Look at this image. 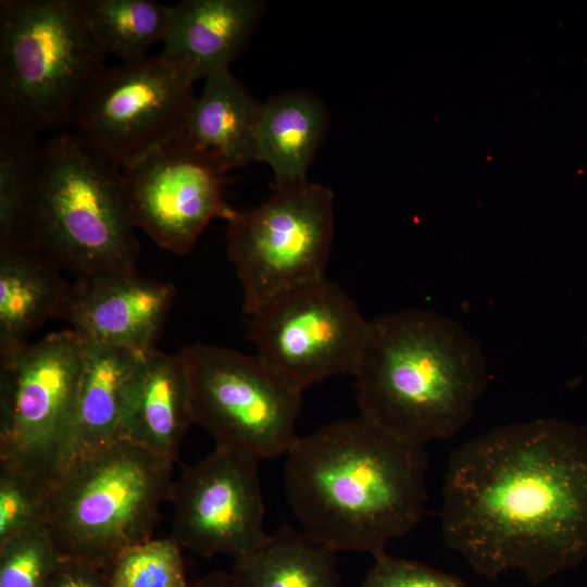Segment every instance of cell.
Wrapping results in <instances>:
<instances>
[{"mask_svg":"<svg viewBox=\"0 0 587 587\" xmlns=\"http://www.w3.org/2000/svg\"><path fill=\"white\" fill-rule=\"evenodd\" d=\"M445 544L479 575L533 584L587 560V427L541 417L457 447L441 486Z\"/></svg>","mask_w":587,"mask_h":587,"instance_id":"obj_1","label":"cell"},{"mask_svg":"<svg viewBox=\"0 0 587 587\" xmlns=\"http://www.w3.org/2000/svg\"><path fill=\"white\" fill-rule=\"evenodd\" d=\"M428 454L361 415L299 436L286 454L284 483L300 528L335 553L377 559L422 521Z\"/></svg>","mask_w":587,"mask_h":587,"instance_id":"obj_2","label":"cell"},{"mask_svg":"<svg viewBox=\"0 0 587 587\" xmlns=\"http://www.w3.org/2000/svg\"><path fill=\"white\" fill-rule=\"evenodd\" d=\"M352 376L359 415L424 447L458 435L489 382L477 340L455 320L421 309L372 320Z\"/></svg>","mask_w":587,"mask_h":587,"instance_id":"obj_3","label":"cell"},{"mask_svg":"<svg viewBox=\"0 0 587 587\" xmlns=\"http://www.w3.org/2000/svg\"><path fill=\"white\" fill-rule=\"evenodd\" d=\"M173 462L124 438L74 458L52 480L45 516L60 557L105 570L152 538Z\"/></svg>","mask_w":587,"mask_h":587,"instance_id":"obj_4","label":"cell"},{"mask_svg":"<svg viewBox=\"0 0 587 587\" xmlns=\"http://www.w3.org/2000/svg\"><path fill=\"white\" fill-rule=\"evenodd\" d=\"M30 245L75 278L137 271L121 170L75 132L42 145Z\"/></svg>","mask_w":587,"mask_h":587,"instance_id":"obj_5","label":"cell"},{"mask_svg":"<svg viewBox=\"0 0 587 587\" xmlns=\"http://www.w3.org/2000/svg\"><path fill=\"white\" fill-rule=\"evenodd\" d=\"M107 55L80 0H1L0 116L32 134L70 123Z\"/></svg>","mask_w":587,"mask_h":587,"instance_id":"obj_6","label":"cell"},{"mask_svg":"<svg viewBox=\"0 0 587 587\" xmlns=\"http://www.w3.org/2000/svg\"><path fill=\"white\" fill-rule=\"evenodd\" d=\"M334 192L305 179L272 186L262 204L227 220V254L252 316L326 276L335 234Z\"/></svg>","mask_w":587,"mask_h":587,"instance_id":"obj_7","label":"cell"},{"mask_svg":"<svg viewBox=\"0 0 587 587\" xmlns=\"http://www.w3.org/2000/svg\"><path fill=\"white\" fill-rule=\"evenodd\" d=\"M86 342L72 329L0 357V463L49 484L68 463Z\"/></svg>","mask_w":587,"mask_h":587,"instance_id":"obj_8","label":"cell"},{"mask_svg":"<svg viewBox=\"0 0 587 587\" xmlns=\"http://www.w3.org/2000/svg\"><path fill=\"white\" fill-rule=\"evenodd\" d=\"M198 77L164 53L103 67L78 100L70 123L120 170L180 137Z\"/></svg>","mask_w":587,"mask_h":587,"instance_id":"obj_9","label":"cell"},{"mask_svg":"<svg viewBox=\"0 0 587 587\" xmlns=\"http://www.w3.org/2000/svg\"><path fill=\"white\" fill-rule=\"evenodd\" d=\"M178 353L188 375L193 423L215 445L259 460L287 454L298 437L302 394L282 383L255 355L199 342Z\"/></svg>","mask_w":587,"mask_h":587,"instance_id":"obj_10","label":"cell"},{"mask_svg":"<svg viewBox=\"0 0 587 587\" xmlns=\"http://www.w3.org/2000/svg\"><path fill=\"white\" fill-rule=\"evenodd\" d=\"M370 322L327 277L295 289L249 316L258 360L282 383L303 394L328 377L352 375Z\"/></svg>","mask_w":587,"mask_h":587,"instance_id":"obj_11","label":"cell"},{"mask_svg":"<svg viewBox=\"0 0 587 587\" xmlns=\"http://www.w3.org/2000/svg\"><path fill=\"white\" fill-rule=\"evenodd\" d=\"M259 459L217 446L174 482L172 538L202 558L235 559L258 549L268 534Z\"/></svg>","mask_w":587,"mask_h":587,"instance_id":"obj_12","label":"cell"},{"mask_svg":"<svg viewBox=\"0 0 587 587\" xmlns=\"http://www.w3.org/2000/svg\"><path fill=\"white\" fill-rule=\"evenodd\" d=\"M135 227L162 249L188 253L214 218L234 213L225 200V172L182 136L121 170Z\"/></svg>","mask_w":587,"mask_h":587,"instance_id":"obj_13","label":"cell"},{"mask_svg":"<svg viewBox=\"0 0 587 587\" xmlns=\"http://www.w3.org/2000/svg\"><path fill=\"white\" fill-rule=\"evenodd\" d=\"M174 297L172 284L137 271L75 278L60 320L87 344L146 354L157 349Z\"/></svg>","mask_w":587,"mask_h":587,"instance_id":"obj_14","label":"cell"},{"mask_svg":"<svg viewBox=\"0 0 587 587\" xmlns=\"http://www.w3.org/2000/svg\"><path fill=\"white\" fill-rule=\"evenodd\" d=\"M193 423L190 387L179 353L143 354L125 388L120 438L175 461Z\"/></svg>","mask_w":587,"mask_h":587,"instance_id":"obj_15","label":"cell"},{"mask_svg":"<svg viewBox=\"0 0 587 587\" xmlns=\"http://www.w3.org/2000/svg\"><path fill=\"white\" fill-rule=\"evenodd\" d=\"M265 11L261 0H184L171 4L162 53L188 64L198 79L230 70Z\"/></svg>","mask_w":587,"mask_h":587,"instance_id":"obj_16","label":"cell"},{"mask_svg":"<svg viewBox=\"0 0 587 587\" xmlns=\"http://www.w3.org/2000/svg\"><path fill=\"white\" fill-rule=\"evenodd\" d=\"M35 246H0V357L28 344L50 320H60L70 284Z\"/></svg>","mask_w":587,"mask_h":587,"instance_id":"obj_17","label":"cell"},{"mask_svg":"<svg viewBox=\"0 0 587 587\" xmlns=\"http://www.w3.org/2000/svg\"><path fill=\"white\" fill-rule=\"evenodd\" d=\"M262 102L230 70L204 78L182 138L227 173L255 161V133Z\"/></svg>","mask_w":587,"mask_h":587,"instance_id":"obj_18","label":"cell"},{"mask_svg":"<svg viewBox=\"0 0 587 587\" xmlns=\"http://www.w3.org/2000/svg\"><path fill=\"white\" fill-rule=\"evenodd\" d=\"M328 127V110L313 92L290 90L262 102L254 157L272 170L273 186L309 179Z\"/></svg>","mask_w":587,"mask_h":587,"instance_id":"obj_19","label":"cell"},{"mask_svg":"<svg viewBox=\"0 0 587 587\" xmlns=\"http://www.w3.org/2000/svg\"><path fill=\"white\" fill-rule=\"evenodd\" d=\"M142 355L86 342L68 463L120 438L125 388Z\"/></svg>","mask_w":587,"mask_h":587,"instance_id":"obj_20","label":"cell"},{"mask_svg":"<svg viewBox=\"0 0 587 587\" xmlns=\"http://www.w3.org/2000/svg\"><path fill=\"white\" fill-rule=\"evenodd\" d=\"M336 554L301 528L282 524L258 549L235 559L233 587H339Z\"/></svg>","mask_w":587,"mask_h":587,"instance_id":"obj_21","label":"cell"},{"mask_svg":"<svg viewBox=\"0 0 587 587\" xmlns=\"http://www.w3.org/2000/svg\"><path fill=\"white\" fill-rule=\"evenodd\" d=\"M42 146L0 116V246L30 243Z\"/></svg>","mask_w":587,"mask_h":587,"instance_id":"obj_22","label":"cell"},{"mask_svg":"<svg viewBox=\"0 0 587 587\" xmlns=\"http://www.w3.org/2000/svg\"><path fill=\"white\" fill-rule=\"evenodd\" d=\"M80 7L96 40L123 63L142 60L150 47L163 43L170 5L153 0H80Z\"/></svg>","mask_w":587,"mask_h":587,"instance_id":"obj_23","label":"cell"},{"mask_svg":"<svg viewBox=\"0 0 587 587\" xmlns=\"http://www.w3.org/2000/svg\"><path fill=\"white\" fill-rule=\"evenodd\" d=\"M182 548L172 538H150L122 553L104 570L111 587H189Z\"/></svg>","mask_w":587,"mask_h":587,"instance_id":"obj_24","label":"cell"},{"mask_svg":"<svg viewBox=\"0 0 587 587\" xmlns=\"http://www.w3.org/2000/svg\"><path fill=\"white\" fill-rule=\"evenodd\" d=\"M60 557L45 525L0 544V587H46Z\"/></svg>","mask_w":587,"mask_h":587,"instance_id":"obj_25","label":"cell"},{"mask_svg":"<svg viewBox=\"0 0 587 587\" xmlns=\"http://www.w3.org/2000/svg\"><path fill=\"white\" fill-rule=\"evenodd\" d=\"M50 485L0 463V544L45 524Z\"/></svg>","mask_w":587,"mask_h":587,"instance_id":"obj_26","label":"cell"},{"mask_svg":"<svg viewBox=\"0 0 587 587\" xmlns=\"http://www.w3.org/2000/svg\"><path fill=\"white\" fill-rule=\"evenodd\" d=\"M374 560L360 587H466L457 575L417 561L387 553Z\"/></svg>","mask_w":587,"mask_h":587,"instance_id":"obj_27","label":"cell"},{"mask_svg":"<svg viewBox=\"0 0 587 587\" xmlns=\"http://www.w3.org/2000/svg\"><path fill=\"white\" fill-rule=\"evenodd\" d=\"M46 587H111L105 571L93 564L62 559Z\"/></svg>","mask_w":587,"mask_h":587,"instance_id":"obj_28","label":"cell"},{"mask_svg":"<svg viewBox=\"0 0 587 587\" xmlns=\"http://www.w3.org/2000/svg\"><path fill=\"white\" fill-rule=\"evenodd\" d=\"M192 587H233L230 573L214 571L197 582Z\"/></svg>","mask_w":587,"mask_h":587,"instance_id":"obj_29","label":"cell"}]
</instances>
